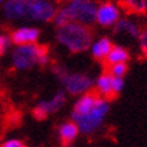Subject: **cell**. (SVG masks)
<instances>
[{
    "label": "cell",
    "mask_w": 147,
    "mask_h": 147,
    "mask_svg": "<svg viewBox=\"0 0 147 147\" xmlns=\"http://www.w3.org/2000/svg\"><path fill=\"white\" fill-rule=\"evenodd\" d=\"M57 134H58V139L62 143V146L67 147L78 138L80 129H78V127L76 125V123H73L71 120H69V121L62 123V124L58 127Z\"/></svg>",
    "instance_id": "cell-10"
},
{
    "label": "cell",
    "mask_w": 147,
    "mask_h": 147,
    "mask_svg": "<svg viewBox=\"0 0 147 147\" xmlns=\"http://www.w3.org/2000/svg\"><path fill=\"white\" fill-rule=\"evenodd\" d=\"M139 45H140L142 54L147 58V28L142 30L140 35H139Z\"/></svg>",
    "instance_id": "cell-21"
},
{
    "label": "cell",
    "mask_w": 147,
    "mask_h": 147,
    "mask_svg": "<svg viewBox=\"0 0 147 147\" xmlns=\"http://www.w3.org/2000/svg\"><path fill=\"white\" fill-rule=\"evenodd\" d=\"M112 46H113V43H112V40L108 36H101L98 39H94L90 43L89 50L94 59H97V61H105V58H107V55L111 51Z\"/></svg>",
    "instance_id": "cell-11"
},
{
    "label": "cell",
    "mask_w": 147,
    "mask_h": 147,
    "mask_svg": "<svg viewBox=\"0 0 147 147\" xmlns=\"http://www.w3.org/2000/svg\"><path fill=\"white\" fill-rule=\"evenodd\" d=\"M0 147H27L26 143L20 140V139H16V138H12V139H8L5 140L4 143H1Z\"/></svg>",
    "instance_id": "cell-22"
},
{
    "label": "cell",
    "mask_w": 147,
    "mask_h": 147,
    "mask_svg": "<svg viewBox=\"0 0 147 147\" xmlns=\"http://www.w3.org/2000/svg\"><path fill=\"white\" fill-rule=\"evenodd\" d=\"M121 18L120 7L112 1H105L97 5L94 22L101 27H113Z\"/></svg>",
    "instance_id": "cell-8"
},
{
    "label": "cell",
    "mask_w": 147,
    "mask_h": 147,
    "mask_svg": "<svg viewBox=\"0 0 147 147\" xmlns=\"http://www.w3.org/2000/svg\"><path fill=\"white\" fill-rule=\"evenodd\" d=\"M113 31H115L116 34H128V35L132 36V38H139L140 32H142V28H140L138 23L134 22L132 19L121 16V18L117 20V23L113 26Z\"/></svg>",
    "instance_id": "cell-12"
},
{
    "label": "cell",
    "mask_w": 147,
    "mask_h": 147,
    "mask_svg": "<svg viewBox=\"0 0 147 147\" xmlns=\"http://www.w3.org/2000/svg\"><path fill=\"white\" fill-rule=\"evenodd\" d=\"M24 4H26V0H8V1H5V16L11 20L24 19Z\"/></svg>",
    "instance_id": "cell-14"
},
{
    "label": "cell",
    "mask_w": 147,
    "mask_h": 147,
    "mask_svg": "<svg viewBox=\"0 0 147 147\" xmlns=\"http://www.w3.org/2000/svg\"><path fill=\"white\" fill-rule=\"evenodd\" d=\"M125 7L128 11L134 13H139V15H143L147 12L146 0H128V1H125Z\"/></svg>",
    "instance_id": "cell-17"
},
{
    "label": "cell",
    "mask_w": 147,
    "mask_h": 147,
    "mask_svg": "<svg viewBox=\"0 0 147 147\" xmlns=\"http://www.w3.org/2000/svg\"><path fill=\"white\" fill-rule=\"evenodd\" d=\"M111 80H112V76L108 71L101 73L93 82V86H94V89H96L94 93L102 98H107V100L113 97L112 96V90H111Z\"/></svg>",
    "instance_id": "cell-13"
},
{
    "label": "cell",
    "mask_w": 147,
    "mask_h": 147,
    "mask_svg": "<svg viewBox=\"0 0 147 147\" xmlns=\"http://www.w3.org/2000/svg\"><path fill=\"white\" fill-rule=\"evenodd\" d=\"M65 102H66L65 90H58L49 100H42V101L38 102L32 109V116L36 120H45L49 115L61 111L65 105Z\"/></svg>",
    "instance_id": "cell-7"
},
{
    "label": "cell",
    "mask_w": 147,
    "mask_h": 147,
    "mask_svg": "<svg viewBox=\"0 0 147 147\" xmlns=\"http://www.w3.org/2000/svg\"><path fill=\"white\" fill-rule=\"evenodd\" d=\"M40 36V30L38 27L31 26H22L12 30L9 34L11 43L16 46H24V45H34L38 42Z\"/></svg>",
    "instance_id": "cell-9"
},
{
    "label": "cell",
    "mask_w": 147,
    "mask_h": 147,
    "mask_svg": "<svg viewBox=\"0 0 147 147\" xmlns=\"http://www.w3.org/2000/svg\"><path fill=\"white\" fill-rule=\"evenodd\" d=\"M129 59V51L123 46H112L111 51L105 58L107 66L117 65V63H127Z\"/></svg>",
    "instance_id": "cell-15"
},
{
    "label": "cell",
    "mask_w": 147,
    "mask_h": 147,
    "mask_svg": "<svg viewBox=\"0 0 147 147\" xmlns=\"http://www.w3.org/2000/svg\"><path fill=\"white\" fill-rule=\"evenodd\" d=\"M57 7L47 0H26L24 19L34 22H51Z\"/></svg>",
    "instance_id": "cell-6"
},
{
    "label": "cell",
    "mask_w": 147,
    "mask_h": 147,
    "mask_svg": "<svg viewBox=\"0 0 147 147\" xmlns=\"http://www.w3.org/2000/svg\"><path fill=\"white\" fill-rule=\"evenodd\" d=\"M55 38L59 45L71 53H84L89 50L90 43L93 42V32L89 26L70 22L66 26L57 28Z\"/></svg>",
    "instance_id": "cell-1"
},
{
    "label": "cell",
    "mask_w": 147,
    "mask_h": 147,
    "mask_svg": "<svg viewBox=\"0 0 147 147\" xmlns=\"http://www.w3.org/2000/svg\"><path fill=\"white\" fill-rule=\"evenodd\" d=\"M50 62V55L47 46L43 45H24L16 46L11 53V63L13 69L28 70L34 66H46Z\"/></svg>",
    "instance_id": "cell-2"
},
{
    "label": "cell",
    "mask_w": 147,
    "mask_h": 147,
    "mask_svg": "<svg viewBox=\"0 0 147 147\" xmlns=\"http://www.w3.org/2000/svg\"><path fill=\"white\" fill-rule=\"evenodd\" d=\"M51 22L54 23V26L57 27V28L66 26L67 23H70V19H69V15H67V12H66L65 5H62V7L57 8L55 15H54V18H53V20H51Z\"/></svg>",
    "instance_id": "cell-16"
},
{
    "label": "cell",
    "mask_w": 147,
    "mask_h": 147,
    "mask_svg": "<svg viewBox=\"0 0 147 147\" xmlns=\"http://www.w3.org/2000/svg\"><path fill=\"white\" fill-rule=\"evenodd\" d=\"M109 69V74L112 77H119V78H124V76L128 71V65L127 63H117V65H112V66H108Z\"/></svg>",
    "instance_id": "cell-18"
},
{
    "label": "cell",
    "mask_w": 147,
    "mask_h": 147,
    "mask_svg": "<svg viewBox=\"0 0 147 147\" xmlns=\"http://www.w3.org/2000/svg\"><path fill=\"white\" fill-rule=\"evenodd\" d=\"M0 4H1V1H0Z\"/></svg>",
    "instance_id": "cell-23"
},
{
    "label": "cell",
    "mask_w": 147,
    "mask_h": 147,
    "mask_svg": "<svg viewBox=\"0 0 147 147\" xmlns=\"http://www.w3.org/2000/svg\"><path fill=\"white\" fill-rule=\"evenodd\" d=\"M53 73L57 76V78L61 81V84L65 88V93H69L71 96L85 94L88 92H92L94 80L89 74L85 73H70L66 67L55 66L53 67Z\"/></svg>",
    "instance_id": "cell-4"
},
{
    "label": "cell",
    "mask_w": 147,
    "mask_h": 147,
    "mask_svg": "<svg viewBox=\"0 0 147 147\" xmlns=\"http://www.w3.org/2000/svg\"><path fill=\"white\" fill-rule=\"evenodd\" d=\"M124 78H119V77H112L111 80V90L112 96H117L119 93H121V90L124 89Z\"/></svg>",
    "instance_id": "cell-19"
},
{
    "label": "cell",
    "mask_w": 147,
    "mask_h": 147,
    "mask_svg": "<svg viewBox=\"0 0 147 147\" xmlns=\"http://www.w3.org/2000/svg\"><path fill=\"white\" fill-rule=\"evenodd\" d=\"M65 8L70 22L89 26L96 19L97 4L92 0H71L65 5Z\"/></svg>",
    "instance_id": "cell-5"
},
{
    "label": "cell",
    "mask_w": 147,
    "mask_h": 147,
    "mask_svg": "<svg viewBox=\"0 0 147 147\" xmlns=\"http://www.w3.org/2000/svg\"><path fill=\"white\" fill-rule=\"evenodd\" d=\"M109 108H111L109 107V100L97 96L94 105L90 108L89 111L81 116L71 117V121L76 123V125L80 129V132L90 135L96 132L102 125L108 112H109Z\"/></svg>",
    "instance_id": "cell-3"
},
{
    "label": "cell",
    "mask_w": 147,
    "mask_h": 147,
    "mask_svg": "<svg viewBox=\"0 0 147 147\" xmlns=\"http://www.w3.org/2000/svg\"><path fill=\"white\" fill-rule=\"evenodd\" d=\"M9 46H11V39H9V35L0 34V57H1V55H4V54L8 51Z\"/></svg>",
    "instance_id": "cell-20"
}]
</instances>
